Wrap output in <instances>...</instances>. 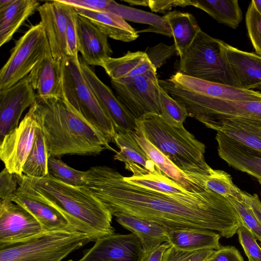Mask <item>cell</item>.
<instances>
[{"instance_id": "19", "label": "cell", "mask_w": 261, "mask_h": 261, "mask_svg": "<svg viewBox=\"0 0 261 261\" xmlns=\"http://www.w3.org/2000/svg\"><path fill=\"white\" fill-rule=\"evenodd\" d=\"M76 34L78 51L88 65L101 66L105 60L111 57L113 51L108 37L89 19L79 14Z\"/></svg>"}, {"instance_id": "40", "label": "cell", "mask_w": 261, "mask_h": 261, "mask_svg": "<svg viewBox=\"0 0 261 261\" xmlns=\"http://www.w3.org/2000/svg\"><path fill=\"white\" fill-rule=\"evenodd\" d=\"M233 205L242 220L246 226L261 243V225L258 222L251 208L244 199L238 201L232 198L227 199Z\"/></svg>"}, {"instance_id": "13", "label": "cell", "mask_w": 261, "mask_h": 261, "mask_svg": "<svg viewBox=\"0 0 261 261\" xmlns=\"http://www.w3.org/2000/svg\"><path fill=\"white\" fill-rule=\"evenodd\" d=\"M44 231L36 218L19 204L0 200V249L27 241Z\"/></svg>"}, {"instance_id": "46", "label": "cell", "mask_w": 261, "mask_h": 261, "mask_svg": "<svg viewBox=\"0 0 261 261\" xmlns=\"http://www.w3.org/2000/svg\"><path fill=\"white\" fill-rule=\"evenodd\" d=\"M190 5L188 1H148V6L155 12H164L177 6L185 7Z\"/></svg>"}, {"instance_id": "15", "label": "cell", "mask_w": 261, "mask_h": 261, "mask_svg": "<svg viewBox=\"0 0 261 261\" xmlns=\"http://www.w3.org/2000/svg\"><path fill=\"white\" fill-rule=\"evenodd\" d=\"M143 250L133 233H113L98 238L83 251L81 261H140Z\"/></svg>"}, {"instance_id": "38", "label": "cell", "mask_w": 261, "mask_h": 261, "mask_svg": "<svg viewBox=\"0 0 261 261\" xmlns=\"http://www.w3.org/2000/svg\"><path fill=\"white\" fill-rule=\"evenodd\" d=\"M248 35L257 55L261 57V15L250 2L245 17Z\"/></svg>"}, {"instance_id": "41", "label": "cell", "mask_w": 261, "mask_h": 261, "mask_svg": "<svg viewBox=\"0 0 261 261\" xmlns=\"http://www.w3.org/2000/svg\"><path fill=\"white\" fill-rule=\"evenodd\" d=\"M237 233L248 261H261V247L257 243L254 234L242 223Z\"/></svg>"}, {"instance_id": "2", "label": "cell", "mask_w": 261, "mask_h": 261, "mask_svg": "<svg viewBox=\"0 0 261 261\" xmlns=\"http://www.w3.org/2000/svg\"><path fill=\"white\" fill-rule=\"evenodd\" d=\"M37 121L44 135L49 156L95 155L104 149L117 152L105 137L64 97L34 104Z\"/></svg>"}, {"instance_id": "27", "label": "cell", "mask_w": 261, "mask_h": 261, "mask_svg": "<svg viewBox=\"0 0 261 261\" xmlns=\"http://www.w3.org/2000/svg\"><path fill=\"white\" fill-rule=\"evenodd\" d=\"M40 6L35 0H11L0 8V46L8 42L22 23Z\"/></svg>"}, {"instance_id": "31", "label": "cell", "mask_w": 261, "mask_h": 261, "mask_svg": "<svg viewBox=\"0 0 261 261\" xmlns=\"http://www.w3.org/2000/svg\"><path fill=\"white\" fill-rule=\"evenodd\" d=\"M114 142L119 148L114 159L124 163H136L147 170L153 172L156 166L145 153L134 136L128 133H116Z\"/></svg>"}, {"instance_id": "10", "label": "cell", "mask_w": 261, "mask_h": 261, "mask_svg": "<svg viewBox=\"0 0 261 261\" xmlns=\"http://www.w3.org/2000/svg\"><path fill=\"white\" fill-rule=\"evenodd\" d=\"M156 74L155 69L134 77L111 80L116 96L136 120L148 114H161V86Z\"/></svg>"}, {"instance_id": "42", "label": "cell", "mask_w": 261, "mask_h": 261, "mask_svg": "<svg viewBox=\"0 0 261 261\" xmlns=\"http://www.w3.org/2000/svg\"><path fill=\"white\" fill-rule=\"evenodd\" d=\"M145 53L152 64L157 69L167 59L174 55L175 53H177V51L174 44L168 46L163 43H160L147 49Z\"/></svg>"}, {"instance_id": "25", "label": "cell", "mask_w": 261, "mask_h": 261, "mask_svg": "<svg viewBox=\"0 0 261 261\" xmlns=\"http://www.w3.org/2000/svg\"><path fill=\"white\" fill-rule=\"evenodd\" d=\"M77 13L89 19L102 32L110 38L128 42L136 40V31L119 15L111 11H95L75 8Z\"/></svg>"}, {"instance_id": "45", "label": "cell", "mask_w": 261, "mask_h": 261, "mask_svg": "<svg viewBox=\"0 0 261 261\" xmlns=\"http://www.w3.org/2000/svg\"><path fill=\"white\" fill-rule=\"evenodd\" d=\"M208 261H244L238 250L234 246H221L215 250Z\"/></svg>"}, {"instance_id": "3", "label": "cell", "mask_w": 261, "mask_h": 261, "mask_svg": "<svg viewBox=\"0 0 261 261\" xmlns=\"http://www.w3.org/2000/svg\"><path fill=\"white\" fill-rule=\"evenodd\" d=\"M16 177L18 187L25 193L83 223L98 238L115 233L112 215L85 186L65 184L49 174L42 178Z\"/></svg>"}, {"instance_id": "7", "label": "cell", "mask_w": 261, "mask_h": 261, "mask_svg": "<svg viewBox=\"0 0 261 261\" xmlns=\"http://www.w3.org/2000/svg\"><path fill=\"white\" fill-rule=\"evenodd\" d=\"M93 241L80 231H43L24 242L0 249V261H61Z\"/></svg>"}, {"instance_id": "35", "label": "cell", "mask_w": 261, "mask_h": 261, "mask_svg": "<svg viewBox=\"0 0 261 261\" xmlns=\"http://www.w3.org/2000/svg\"><path fill=\"white\" fill-rule=\"evenodd\" d=\"M48 172L50 176L67 185L83 187L86 184V171L73 169L56 157H49Z\"/></svg>"}, {"instance_id": "14", "label": "cell", "mask_w": 261, "mask_h": 261, "mask_svg": "<svg viewBox=\"0 0 261 261\" xmlns=\"http://www.w3.org/2000/svg\"><path fill=\"white\" fill-rule=\"evenodd\" d=\"M83 75L105 114L111 120L116 133L133 135L137 128L136 119L128 112L112 90L96 75L94 71L80 58Z\"/></svg>"}, {"instance_id": "11", "label": "cell", "mask_w": 261, "mask_h": 261, "mask_svg": "<svg viewBox=\"0 0 261 261\" xmlns=\"http://www.w3.org/2000/svg\"><path fill=\"white\" fill-rule=\"evenodd\" d=\"M38 126L33 105L18 126L0 141V158L11 173L23 175V167L33 147Z\"/></svg>"}, {"instance_id": "28", "label": "cell", "mask_w": 261, "mask_h": 261, "mask_svg": "<svg viewBox=\"0 0 261 261\" xmlns=\"http://www.w3.org/2000/svg\"><path fill=\"white\" fill-rule=\"evenodd\" d=\"M168 23L178 55L181 57L201 30L193 15L174 10L163 16Z\"/></svg>"}, {"instance_id": "48", "label": "cell", "mask_w": 261, "mask_h": 261, "mask_svg": "<svg viewBox=\"0 0 261 261\" xmlns=\"http://www.w3.org/2000/svg\"><path fill=\"white\" fill-rule=\"evenodd\" d=\"M245 199L251 208L261 225V201L256 194H251L243 191Z\"/></svg>"}, {"instance_id": "30", "label": "cell", "mask_w": 261, "mask_h": 261, "mask_svg": "<svg viewBox=\"0 0 261 261\" xmlns=\"http://www.w3.org/2000/svg\"><path fill=\"white\" fill-rule=\"evenodd\" d=\"M214 130L261 151L260 124L243 119H228L218 124Z\"/></svg>"}, {"instance_id": "4", "label": "cell", "mask_w": 261, "mask_h": 261, "mask_svg": "<svg viewBox=\"0 0 261 261\" xmlns=\"http://www.w3.org/2000/svg\"><path fill=\"white\" fill-rule=\"evenodd\" d=\"M136 130L179 169L205 188L204 178L213 169L205 161L203 143L184 127L167 124L159 114H148L136 120Z\"/></svg>"}, {"instance_id": "33", "label": "cell", "mask_w": 261, "mask_h": 261, "mask_svg": "<svg viewBox=\"0 0 261 261\" xmlns=\"http://www.w3.org/2000/svg\"><path fill=\"white\" fill-rule=\"evenodd\" d=\"M49 154L45 138L39 125L32 149L24 164L22 172L29 177L42 178L48 174Z\"/></svg>"}, {"instance_id": "34", "label": "cell", "mask_w": 261, "mask_h": 261, "mask_svg": "<svg viewBox=\"0 0 261 261\" xmlns=\"http://www.w3.org/2000/svg\"><path fill=\"white\" fill-rule=\"evenodd\" d=\"M204 185L206 189L226 199H244L243 191L233 182L231 175L224 171L213 169L205 177Z\"/></svg>"}, {"instance_id": "36", "label": "cell", "mask_w": 261, "mask_h": 261, "mask_svg": "<svg viewBox=\"0 0 261 261\" xmlns=\"http://www.w3.org/2000/svg\"><path fill=\"white\" fill-rule=\"evenodd\" d=\"M159 103L160 116L166 123L175 127H184L183 123L188 116L187 111L161 87Z\"/></svg>"}, {"instance_id": "6", "label": "cell", "mask_w": 261, "mask_h": 261, "mask_svg": "<svg viewBox=\"0 0 261 261\" xmlns=\"http://www.w3.org/2000/svg\"><path fill=\"white\" fill-rule=\"evenodd\" d=\"M223 43L201 30L180 57L178 72L207 82L239 88L225 57Z\"/></svg>"}, {"instance_id": "12", "label": "cell", "mask_w": 261, "mask_h": 261, "mask_svg": "<svg viewBox=\"0 0 261 261\" xmlns=\"http://www.w3.org/2000/svg\"><path fill=\"white\" fill-rule=\"evenodd\" d=\"M11 201L30 213L44 231H80L89 234L93 241L98 239L97 235L83 223L57 207L29 195L19 187Z\"/></svg>"}, {"instance_id": "29", "label": "cell", "mask_w": 261, "mask_h": 261, "mask_svg": "<svg viewBox=\"0 0 261 261\" xmlns=\"http://www.w3.org/2000/svg\"><path fill=\"white\" fill-rule=\"evenodd\" d=\"M190 5L200 9L215 19L233 29L243 19V13L238 0H190Z\"/></svg>"}, {"instance_id": "18", "label": "cell", "mask_w": 261, "mask_h": 261, "mask_svg": "<svg viewBox=\"0 0 261 261\" xmlns=\"http://www.w3.org/2000/svg\"><path fill=\"white\" fill-rule=\"evenodd\" d=\"M37 11L53 57L58 61L65 59L67 57V19L63 4L59 0L47 2Z\"/></svg>"}, {"instance_id": "37", "label": "cell", "mask_w": 261, "mask_h": 261, "mask_svg": "<svg viewBox=\"0 0 261 261\" xmlns=\"http://www.w3.org/2000/svg\"><path fill=\"white\" fill-rule=\"evenodd\" d=\"M62 4L67 19L66 41L67 56L72 58L76 61L79 62L80 59L78 56L79 51L77 45L76 34V19L79 14L74 7L63 3Z\"/></svg>"}, {"instance_id": "23", "label": "cell", "mask_w": 261, "mask_h": 261, "mask_svg": "<svg viewBox=\"0 0 261 261\" xmlns=\"http://www.w3.org/2000/svg\"><path fill=\"white\" fill-rule=\"evenodd\" d=\"M113 216L137 237L143 251H150L168 241V228L160 224L124 213H116Z\"/></svg>"}, {"instance_id": "22", "label": "cell", "mask_w": 261, "mask_h": 261, "mask_svg": "<svg viewBox=\"0 0 261 261\" xmlns=\"http://www.w3.org/2000/svg\"><path fill=\"white\" fill-rule=\"evenodd\" d=\"M133 135L155 166L166 176L192 193H201L206 189L192 177L179 169L147 140L139 131L136 130L135 133Z\"/></svg>"}, {"instance_id": "20", "label": "cell", "mask_w": 261, "mask_h": 261, "mask_svg": "<svg viewBox=\"0 0 261 261\" xmlns=\"http://www.w3.org/2000/svg\"><path fill=\"white\" fill-rule=\"evenodd\" d=\"M219 156L229 166L245 172L256 179L261 185V151L247 146L217 132Z\"/></svg>"}, {"instance_id": "21", "label": "cell", "mask_w": 261, "mask_h": 261, "mask_svg": "<svg viewBox=\"0 0 261 261\" xmlns=\"http://www.w3.org/2000/svg\"><path fill=\"white\" fill-rule=\"evenodd\" d=\"M224 53L239 88L253 90L261 89V57L243 51L224 41Z\"/></svg>"}, {"instance_id": "44", "label": "cell", "mask_w": 261, "mask_h": 261, "mask_svg": "<svg viewBox=\"0 0 261 261\" xmlns=\"http://www.w3.org/2000/svg\"><path fill=\"white\" fill-rule=\"evenodd\" d=\"M61 3L80 8L95 11H108L112 0H59Z\"/></svg>"}, {"instance_id": "47", "label": "cell", "mask_w": 261, "mask_h": 261, "mask_svg": "<svg viewBox=\"0 0 261 261\" xmlns=\"http://www.w3.org/2000/svg\"><path fill=\"white\" fill-rule=\"evenodd\" d=\"M165 242L148 251H143L140 261H161L165 250L170 246Z\"/></svg>"}, {"instance_id": "9", "label": "cell", "mask_w": 261, "mask_h": 261, "mask_svg": "<svg viewBox=\"0 0 261 261\" xmlns=\"http://www.w3.org/2000/svg\"><path fill=\"white\" fill-rule=\"evenodd\" d=\"M50 52L42 24L31 27L16 42L0 71V90L9 88L28 75Z\"/></svg>"}, {"instance_id": "26", "label": "cell", "mask_w": 261, "mask_h": 261, "mask_svg": "<svg viewBox=\"0 0 261 261\" xmlns=\"http://www.w3.org/2000/svg\"><path fill=\"white\" fill-rule=\"evenodd\" d=\"M221 236L214 231L193 228H168V243L175 248L185 251L203 249L218 250Z\"/></svg>"}, {"instance_id": "5", "label": "cell", "mask_w": 261, "mask_h": 261, "mask_svg": "<svg viewBox=\"0 0 261 261\" xmlns=\"http://www.w3.org/2000/svg\"><path fill=\"white\" fill-rule=\"evenodd\" d=\"M160 86L185 108L188 116L214 129L221 122L238 119L261 125V101H243L212 97L183 85L172 75L159 80Z\"/></svg>"}, {"instance_id": "16", "label": "cell", "mask_w": 261, "mask_h": 261, "mask_svg": "<svg viewBox=\"0 0 261 261\" xmlns=\"http://www.w3.org/2000/svg\"><path fill=\"white\" fill-rule=\"evenodd\" d=\"M37 101L28 75L12 87L0 90V141L18 126L23 112Z\"/></svg>"}, {"instance_id": "24", "label": "cell", "mask_w": 261, "mask_h": 261, "mask_svg": "<svg viewBox=\"0 0 261 261\" xmlns=\"http://www.w3.org/2000/svg\"><path fill=\"white\" fill-rule=\"evenodd\" d=\"M101 67L113 80L134 77L156 69L146 53L140 51H128L122 57H110L102 62Z\"/></svg>"}, {"instance_id": "43", "label": "cell", "mask_w": 261, "mask_h": 261, "mask_svg": "<svg viewBox=\"0 0 261 261\" xmlns=\"http://www.w3.org/2000/svg\"><path fill=\"white\" fill-rule=\"evenodd\" d=\"M18 184L16 175L11 173L5 168L0 173V198L2 199H11L17 190Z\"/></svg>"}, {"instance_id": "32", "label": "cell", "mask_w": 261, "mask_h": 261, "mask_svg": "<svg viewBox=\"0 0 261 261\" xmlns=\"http://www.w3.org/2000/svg\"><path fill=\"white\" fill-rule=\"evenodd\" d=\"M108 11L113 12L124 19L135 22L148 23L149 28L140 32H153L160 33L169 37H172V32L168 22L160 16L155 14L128 7L112 1Z\"/></svg>"}, {"instance_id": "8", "label": "cell", "mask_w": 261, "mask_h": 261, "mask_svg": "<svg viewBox=\"0 0 261 261\" xmlns=\"http://www.w3.org/2000/svg\"><path fill=\"white\" fill-rule=\"evenodd\" d=\"M64 97L74 109L97 129L108 142L116 135L114 126L105 114L82 74L80 61L67 57L63 60Z\"/></svg>"}, {"instance_id": "50", "label": "cell", "mask_w": 261, "mask_h": 261, "mask_svg": "<svg viewBox=\"0 0 261 261\" xmlns=\"http://www.w3.org/2000/svg\"><path fill=\"white\" fill-rule=\"evenodd\" d=\"M251 3L257 12L261 15V0H252Z\"/></svg>"}, {"instance_id": "1", "label": "cell", "mask_w": 261, "mask_h": 261, "mask_svg": "<svg viewBox=\"0 0 261 261\" xmlns=\"http://www.w3.org/2000/svg\"><path fill=\"white\" fill-rule=\"evenodd\" d=\"M85 187L112 216L124 213L168 228H201L229 238L242 224L238 212L226 198L207 189L170 195L130 184L115 169L96 166L87 171Z\"/></svg>"}, {"instance_id": "39", "label": "cell", "mask_w": 261, "mask_h": 261, "mask_svg": "<svg viewBox=\"0 0 261 261\" xmlns=\"http://www.w3.org/2000/svg\"><path fill=\"white\" fill-rule=\"evenodd\" d=\"M214 249L185 251L170 246L165 250L161 261H206L213 254Z\"/></svg>"}, {"instance_id": "49", "label": "cell", "mask_w": 261, "mask_h": 261, "mask_svg": "<svg viewBox=\"0 0 261 261\" xmlns=\"http://www.w3.org/2000/svg\"><path fill=\"white\" fill-rule=\"evenodd\" d=\"M124 1L129 3L130 5L148 6V1L146 0H124Z\"/></svg>"}, {"instance_id": "51", "label": "cell", "mask_w": 261, "mask_h": 261, "mask_svg": "<svg viewBox=\"0 0 261 261\" xmlns=\"http://www.w3.org/2000/svg\"><path fill=\"white\" fill-rule=\"evenodd\" d=\"M68 261H73V260H72L70 259V260H68ZM78 261H81V260H78Z\"/></svg>"}, {"instance_id": "52", "label": "cell", "mask_w": 261, "mask_h": 261, "mask_svg": "<svg viewBox=\"0 0 261 261\" xmlns=\"http://www.w3.org/2000/svg\"><path fill=\"white\" fill-rule=\"evenodd\" d=\"M206 261H208V260H206Z\"/></svg>"}, {"instance_id": "17", "label": "cell", "mask_w": 261, "mask_h": 261, "mask_svg": "<svg viewBox=\"0 0 261 261\" xmlns=\"http://www.w3.org/2000/svg\"><path fill=\"white\" fill-rule=\"evenodd\" d=\"M28 76L37 92L38 101L63 98V60H55L50 52L35 65Z\"/></svg>"}]
</instances>
